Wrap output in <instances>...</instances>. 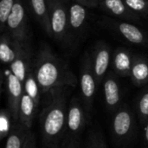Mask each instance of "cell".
<instances>
[{"label":"cell","mask_w":148,"mask_h":148,"mask_svg":"<svg viewBox=\"0 0 148 148\" xmlns=\"http://www.w3.org/2000/svg\"><path fill=\"white\" fill-rule=\"evenodd\" d=\"M144 142L148 147V121L144 126Z\"/></svg>","instance_id":"obj_31"},{"label":"cell","mask_w":148,"mask_h":148,"mask_svg":"<svg viewBox=\"0 0 148 148\" xmlns=\"http://www.w3.org/2000/svg\"><path fill=\"white\" fill-rule=\"evenodd\" d=\"M37 110L38 108L36 107L35 101L32 100L30 96L24 93L19 107L18 122L31 129Z\"/></svg>","instance_id":"obj_18"},{"label":"cell","mask_w":148,"mask_h":148,"mask_svg":"<svg viewBox=\"0 0 148 148\" xmlns=\"http://www.w3.org/2000/svg\"><path fill=\"white\" fill-rule=\"evenodd\" d=\"M111 131L113 138L119 146H127L134 140L137 131L134 113L127 104H121L114 113Z\"/></svg>","instance_id":"obj_3"},{"label":"cell","mask_w":148,"mask_h":148,"mask_svg":"<svg viewBox=\"0 0 148 148\" xmlns=\"http://www.w3.org/2000/svg\"><path fill=\"white\" fill-rule=\"evenodd\" d=\"M32 15L36 17L42 29L47 35L52 37L49 20V11L47 0H27Z\"/></svg>","instance_id":"obj_14"},{"label":"cell","mask_w":148,"mask_h":148,"mask_svg":"<svg viewBox=\"0 0 148 148\" xmlns=\"http://www.w3.org/2000/svg\"><path fill=\"white\" fill-rule=\"evenodd\" d=\"M11 72L23 83L27 75L34 69V59L29 42L20 43L15 60L10 64Z\"/></svg>","instance_id":"obj_9"},{"label":"cell","mask_w":148,"mask_h":148,"mask_svg":"<svg viewBox=\"0 0 148 148\" xmlns=\"http://www.w3.org/2000/svg\"><path fill=\"white\" fill-rule=\"evenodd\" d=\"M49 11V20L52 37L58 41H64L69 28V9L62 0H47Z\"/></svg>","instance_id":"obj_7"},{"label":"cell","mask_w":148,"mask_h":148,"mask_svg":"<svg viewBox=\"0 0 148 148\" xmlns=\"http://www.w3.org/2000/svg\"><path fill=\"white\" fill-rule=\"evenodd\" d=\"M30 128L18 122L11 127L4 148H23Z\"/></svg>","instance_id":"obj_19"},{"label":"cell","mask_w":148,"mask_h":148,"mask_svg":"<svg viewBox=\"0 0 148 148\" xmlns=\"http://www.w3.org/2000/svg\"><path fill=\"white\" fill-rule=\"evenodd\" d=\"M97 81L94 73L92 57L88 54L84 56L80 71V88L82 102L86 110L91 117L93 109Z\"/></svg>","instance_id":"obj_5"},{"label":"cell","mask_w":148,"mask_h":148,"mask_svg":"<svg viewBox=\"0 0 148 148\" xmlns=\"http://www.w3.org/2000/svg\"><path fill=\"white\" fill-rule=\"evenodd\" d=\"M20 43L14 40L10 34L6 31L0 38V60L3 64H10L16 58Z\"/></svg>","instance_id":"obj_16"},{"label":"cell","mask_w":148,"mask_h":148,"mask_svg":"<svg viewBox=\"0 0 148 148\" xmlns=\"http://www.w3.org/2000/svg\"><path fill=\"white\" fill-rule=\"evenodd\" d=\"M61 148H80V139L64 138Z\"/></svg>","instance_id":"obj_27"},{"label":"cell","mask_w":148,"mask_h":148,"mask_svg":"<svg viewBox=\"0 0 148 148\" xmlns=\"http://www.w3.org/2000/svg\"><path fill=\"white\" fill-rule=\"evenodd\" d=\"M133 83L137 87H142L148 83V61L139 56H134L130 74Z\"/></svg>","instance_id":"obj_17"},{"label":"cell","mask_w":148,"mask_h":148,"mask_svg":"<svg viewBox=\"0 0 148 148\" xmlns=\"http://www.w3.org/2000/svg\"><path fill=\"white\" fill-rule=\"evenodd\" d=\"M87 18L86 7L77 2L73 3L69 8V27L75 31H80L85 25Z\"/></svg>","instance_id":"obj_20"},{"label":"cell","mask_w":148,"mask_h":148,"mask_svg":"<svg viewBox=\"0 0 148 148\" xmlns=\"http://www.w3.org/2000/svg\"><path fill=\"white\" fill-rule=\"evenodd\" d=\"M137 113L140 122L145 126L148 121V87L140 94L137 102Z\"/></svg>","instance_id":"obj_22"},{"label":"cell","mask_w":148,"mask_h":148,"mask_svg":"<svg viewBox=\"0 0 148 148\" xmlns=\"http://www.w3.org/2000/svg\"><path fill=\"white\" fill-rule=\"evenodd\" d=\"M99 148H108L107 147V144H106V140H105V138H104V135H103L102 132H101V134H100Z\"/></svg>","instance_id":"obj_30"},{"label":"cell","mask_w":148,"mask_h":148,"mask_svg":"<svg viewBox=\"0 0 148 148\" xmlns=\"http://www.w3.org/2000/svg\"><path fill=\"white\" fill-rule=\"evenodd\" d=\"M127 7L138 15L148 16V0H124Z\"/></svg>","instance_id":"obj_24"},{"label":"cell","mask_w":148,"mask_h":148,"mask_svg":"<svg viewBox=\"0 0 148 148\" xmlns=\"http://www.w3.org/2000/svg\"><path fill=\"white\" fill-rule=\"evenodd\" d=\"M17 0H1L0 1V24L1 30L3 32L6 28L7 19Z\"/></svg>","instance_id":"obj_23"},{"label":"cell","mask_w":148,"mask_h":148,"mask_svg":"<svg viewBox=\"0 0 148 148\" xmlns=\"http://www.w3.org/2000/svg\"><path fill=\"white\" fill-rule=\"evenodd\" d=\"M6 31L11 37L22 43L29 42L28 18L23 0H17L7 19Z\"/></svg>","instance_id":"obj_6"},{"label":"cell","mask_w":148,"mask_h":148,"mask_svg":"<svg viewBox=\"0 0 148 148\" xmlns=\"http://www.w3.org/2000/svg\"><path fill=\"white\" fill-rule=\"evenodd\" d=\"M133 57L134 56H131L130 52L126 49L119 48L115 49L113 56V67L114 72L122 77L130 76Z\"/></svg>","instance_id":"obj_15"},{"label":"cell","mask_w":148,"mask_h":148,"mask_svg":"<svg viewBox=\"0 0 148 148\" xmlns=\"http://www.w3.org/2000/svg\"><path fill=\"white\" fill-rule=\"evenodd\" d=\"M101 130L95 128L91 132L88 133L87 143L85 148H99V140H100V134Z\"/></svg>","instance_id":"obj_26"},{"label":"cell","mask_w":148,"mask_h":148,"mask_svg":"<svg viewBox=\"0 0 148 148\" xmlns=\"http://www.w3.org/2000/svg\"><path fill=\"white\" fill-rule=\"evenodd\" d=\"M103 92L107 108L114 113L121 105V93L119 82L113 74L104 78Z\"/></svg>","instance_id":"obj_11"},{"label":"cell","mask_w":148,"mask_h":148,"mask_svg":"<svg viewBox=\"0 0 148 148\" xmlns=\"http://www.w3.org/2000/svg\"><path fill=\"white\" fill-rule=\"evenodd\" d=\"M99 5L108 13L127 21H138L140 15L132 11L124 0H100Z\"/></svg>","instance_id":"obj_13"},{"label":"cell","mask_w":148,"mask_h":148,"mask_svg":"<svg viewBox=\"0 0 148 148\" xmlns=\"http://www.w3.org/2000/svg\"><path fill=\"white\" fill-rule=\"evenodd\" d=\"M11 117V114L9 110H3L0 114V137L3 139L7 137L10 132V119ZM12 119V117H11Z\"/></svg>","instance_id":"obj_25"},{"label":"cell","mask_w":148,"mask_h":148,"mask_svg":"<svg viewBox=\"0 0 148 148\" xmlns=\"http://www.w3.org/2000/svg\"><path fill=\"white\" fill-rule=\"evenodd\" d=\"M93 69L94 73L97 81L100 84L102 80L106 77L107 72L108 70L110 62H111V49L110 47L103 42H98L94 49L92 55Z\"/></svg>","instance_id":"obj_10"},{"label":"cell","mask_w":148,"mask_h":148,"mask_svg":"<svg viewBox=\"0 0 148 148\" xmlns=\"http://www.w3.org/2000/svg\"><path fill=\"white\" fill-rule=\"evenodd\" d=\"M99 1L100 0H74V2L82 3L85 7H91V8H94L99 5Z\"/></svg>","instance_id":"obj_29"},{"label":"cell","mask_w":148,"mask_h":148,"mask_svg":"<svg viewBox=\"0 0 148 148\" xmlns=\"http://www.w3.org/2000/svg\"><path fill=\"white\" fill-rule=\"evenodd\" d=\"M91 117L79 98L74 96L69 102L67 116V130L64 138L80 139Z\"/></svg>","instance_id":"obj_4"},{"label":"cell","mask_w":148,"mask_h":148,"mask_svg":"<svg viewBox=\"0 0 148 148\" xmlns=\"http://www.w3.org/2000/svg\"><path fill=\"white\" fill-rule=\"evenodd\" d=\"M5 88L8 98V110L11 114L12 120L18 121L19 107L24 94L23 83L11 72L6 70L5 72Z\"/></svg>","instance_id":"obj_8"},{"label":"cell","mask_w":148,"mask_h":148,"mask_svg":"<svg viewBox=\"0 0 148 148\" xmlns=\"http://www.w3.org/2000/svg\"><path fill=\"white\" fill-rule=\"evenodd\" d=\"M113 27L129 42L137 45H148L147 34L134 23L129 22H114Z\"/></svg>","instance_id":"obj_12"},{"label":"cell","mask_w":148,"mask_h":148,"mask_svg":"<svg viewBox=\"0 0 148 148\" xmlns=\"http://www.w3.org/2000/svg\"><path fill=\"white\" fill-rule=\"evenodd\" d=\"M69 88H61L45 95V106L39 114L43 148H61L67 130Z\"/></svg>","instance_id":"obj_1"},{"label":"cell","mask_w":148,"mask_h":148,"mask_svg":"<svg viewBox=\"0 0 148 148\" xmlns=\"http://www.w3.org/2000/svg\"><path fill=\"white\" fill-rule=\"evenodd\" d=\"M23 148H36V140L35 134L29 130Z\"/></svg>","instance_id":"obj_28"},{"label":"cell","mask_w":148,"mask_h":148,"mask_svg":"<svg viewBox=\"0 0 148 148\" xmlns=\"http://www.w3.org/2000/svg\"><path fill=\"white\" fill-rule=\"evenodd\" d=\"M23 88H24V93H26L29 96L32 98V100L35 101L36 107L39 108V105L41 102V89L37 83V81L36 79L35 74H34V69L29 72V74L27 75L25 82H23Z\"/></svg>","instance_id":"obj_21"},{"label":"cell","mask_w":148,"mask_h":148,"mask_svg":"<svg viewBox=\"0 0 148 148\" xmlns=\"http://www.w3.org/2000/svg\"><path fill=\"white\" fill-rule=\"evenodd\" d=\"M34 74L44 96L57 88H75L78 82L68 62L46 43L40 46L34 59Z\"/></svg>","instance_id":"obj_2"}]
</instances>
